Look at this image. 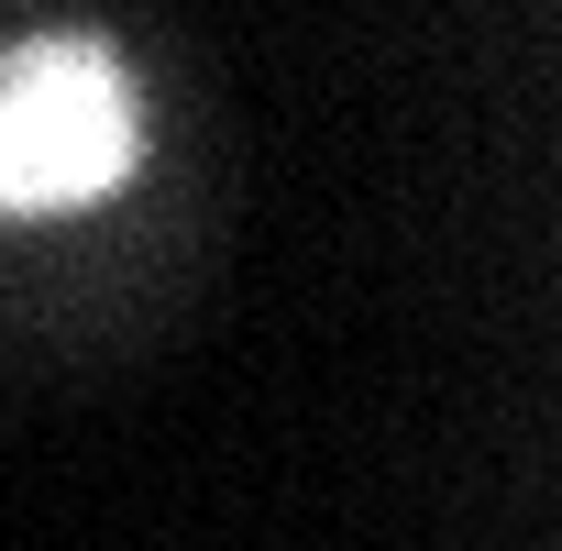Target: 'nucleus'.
Returning <instances> with one entry per match:
<instances>
[{"mask_svg":"<svg viewBox=\"0 0 562 551\" xmlns=\"http://www.w3.org/2000/svg\"><path fill=\"white\" fill-rule=\"evenodd\" d=\"M144 100L100 34H23L0 56V221H45L133 188Z\"/></svg>","mask_w":562,"mask_h":551,"instance_id":"f257e3e1","label":"nucleus"}]
</instances>
